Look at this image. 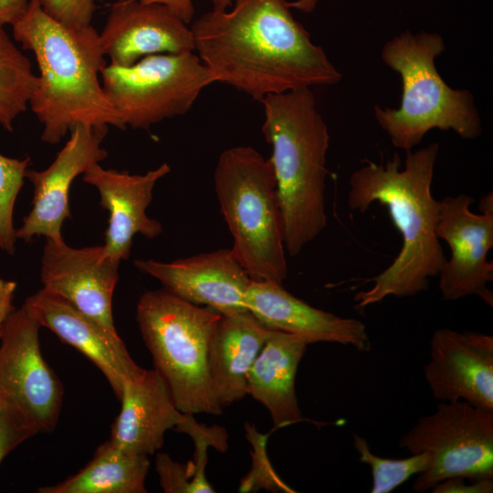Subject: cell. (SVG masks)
<instances>
[{"label":"cell","instance_id":"30","mask_svg":"<svg viewBox=\"0 0 493 493\" xmlns=\"http://www.w3.org/2000/svg\"><path fill=\"white\" fill-rule=\"evenodd\" d=\"M493 478L469 479L453 477L446 479L432 488L434 493H491Z\"/></svg>","mask_w":493,"mask_h":493},{"label":"cell","instance_id":"13","mask_svg":"<svg viewBox=\"0 0 493 493\" xmlns=\"http://www.w3.org/2000/svg\"><path fill=\"white\" fill-rule=\"evenodd\" d=\"M424 375L440 402H467L493 412V337L476 331L437 329Z\"/></svg>","mask_w":493,"mask_h":493},{"label":"cell","instance_id":"15","mask_svg":"<svg viewBox=\"0 0 493 493\" xmlns=\"http://www.w3.org/2000/svg\"><path fill=\"white\" fill-rule=\"evenodd\" d=\"M135 267L163 288L222 315L248 311L246 292L251 278L230 249L201 253L172 262L137 259Z\"/></svg>","mask_w":493,"mask_h":493},{"label":"cell","instance_id":"14","mask_svg":"<svg viewBox=\"0 0 493 493\" xmlns=\"http://www.w3.org/2000/svg\"><path fill=\"white\" fill-rule=\"evenodd\" d=\"M120 264L106 256L103 246L74 248L64 240L46 239L40 278L44 288L118 333L112 316V297Z\"/></svg>","mask_w":493,"mask_h":493},{"label":"cell","instance_id":"20","mask_svg":"<svg viewBox=\"0 0 493 493\" xmlns=\"http://www.w3.org/2000/svg\"><path fill=\"white\" fill-rule=\"evenodd\" d=\"M119 400L121 408L110 439L132 454H154L163 447L166 431H178L192 415L176 407L166 383L154 369H143L126 379Z\"/></svg>","mask_w":493,"mask_h":493},{"label":"cell","instance_id":"22","mask_svg":"<svg viewBox=\"0 0 493 493\" xmlns=\"http://www.w3.org/2000/svg\"><path fill=\"white\" fill-rule=\"evenodd\" d=\"M309 343L273 330L246 375V394L261 403L278 427L303 420L295 390L299 364Z\"/></svg>","mask_w":493,"mask_h":493},{"label":"cell","instance_id":"18","mask_svg":"<svg viewBox=\"0 0 493 493\" xmlns=\"http://www.w3.org/2000/svg\"><path fill=\"white\" fill-rule=\"evenodd\" d=\"M170 171L166 163L144 174L104 169L95 163L83 173V181L98 190L100 205L110 214L102 245L106 256L118 262L126 260L135 235L152 239L163 232L161 223L149 217L146 209L156 183Z\"/></svg>","mask_w":493,"mask_h":493},{"label":"cell","instance_id":"7","mask_svg":"<svg viewBox=\"0 0 493 493\" xmlns=\"http://www.w3.org/2000/svg\"><path fill=\"white\" fill-rule=\"evenodd\" d=\"M220 317L165 288L145 291L137 303L136 320L154 370L184 414H222L208 369L209 340Z\"/></svg>","mask_w":493,"mask_h":493},{"label":"cell","instance_id":"2","mask_svg":"<svg viewBox=\"0 0 493 493\" xmlns=\"http://www.w3.org/2000/svg\"><path fill=\"white\" fill-rule=\"evenodd\" d=\"M439 145L406 152L404 165L397 153L385 163L366 161L349 180L348 205L363 213L373 203L384 205L402 236L393 261L376 277L371 288L354 296L355 309L394 297H412L428 288L446 261L436 235L440 201L431 192Z\"/></svg>","mask_w":493,"mask_h":493},{"label":"cell","instance_id":"27","mask_svg":"<svg viewBox=\"0 0 493 493\" xmlns=\"http://www.w3.org/2000/svg\"><path fill=\"white\" fill-rule=\"evenodd\" d=\"M38 434L11 402L0 395V463L16 446Z\"/></svg>","mask_w":493,"mask_h":493},{"label":"cell","instance_id":"3","mask_svg":"<svg viewBox=\"0 0 493 493\" xmlns=\"http://www.w3.org/2000/svg\"><path fill=\"white\" fill-rule=\"evenodd\" d=\"M12 26L15 40L38 67L28 105L43 125L44 142L58 144L78 124L125 130L99 79L107 64L92 25L66 26L29 0Z\"/></svg>","mask_w":493,"mask_h":493},{"label":"cell","instance_id":"12","mask_svg":"<svg viewBox=\"0 0 493 493\" xmlns=\"http://www.w3.org/2000/svg\"><path fill=\"white\" fill-rule=\"evenodd\" d=\"M109 126L78 124L53 163L43 171L27 169L26 178L33 185L32 208L16 230V239L29 241L34 236L63 241L61 228L71 217L68 194L74 179L108 156L101 143Z\"/></svg>","mask_w":493,"mask_h":493},{"label":"cell","instance_id":"6","mask_svg":"<svg viewBox=\"0 0 493 493\" xmlns=\"http://www.w3.org/2000/svg\"><path fill=\"white\" fill-rule=\"evenodd\" d=\"M214 184L233 237V256L252 280L282 284L288 265L270 159L251 146L228 148L218 158Z\"/></svg>","mask_w":493,"mask_h":493},{"label":"cell","instance_id":"35","mask_svg":"<svg viewBox=\"0 0 493 493\" xmlns=\"http://www.w3.org/2000/svg\"><path fill=\"white\" fill-rule=\"evenodd\" d=\"M234 0H211L214 10H226Z\"/></svg>","mask_w":493,"mask_h":493},{"label":"cell","instance_id":"5","mask_svg":"<svg viewBox=\"0 0 493 493\" xmlns=\"http://www.w3.org/2000/svg\"><path fill=\"white\" fill-rule=\"evenodd\" d=\"M445 48L439 34L426 31L402 32L383 47L382 59L400 75L403 93L398 109L375 106L374 116L392 144L405 152L434 129L454 131L466 140L482 133L472 93L449 87L435 68Z\"/></svg>","mask_w":493,"mask_h":493},{"label":"cell","instance_id":"24","mask_svg":"<svg viewBox=\"0 0 493 493\" xmlns=\"http://www.w3.org/2000/svg\"><path fill=\"white\" fill-rule=\"evenodd\" d=\"M37 85L29 59L0 26V125L13 131Z\"/></svg>","mask_w":493,"mask_h":493},{"label":"cell","instance_id":"19","mask_svg":"<svg viewBox=\"0 0 493 493\" xmlns=\"http://www.w3.org/2000/svg\"><path fill=\"white\" fill-rule=\"evenodd\" d=\"M247 310L273 330L294 334L309 344L335 342L368 351L366 326L354 318H341L293 296L282 284L251 280L246 292Z\"/></svg>","mask_w":493,"mask_h":493},{"label":"cell","instance_id":"16","mask_svg":"<svg viewBox=\"0 0 493 493\" xmlns=\"http://www.w3.org/2000/svg\"><path fill=\"white\" fill-rule=\"evenodd\" d=\"M99 35L104 55L118 66L150 55L194 50L188 24L162 5L140 0H116Z\"/></svg>","mask_w":493,"mask_h":493},{"label":"cell","instance_id":"8","mask_svg":"<svg viewBox=\"0 0 493 493\" xmlns=\"http://www.w3.org/2000/svg\"><path fill=\"white\" fill-rule=\"evenodd\" d=\"M100 78L124 129L142 130L184 115L214 83L194 51L150 55L130 66L110 63Z\"/></svg>","mask_w":493,"mask_h":493},{"label":"cell","instance_id":"10","mask_svg":"<svg viewBox=\"0 0 493 493\" xmlns=\"http://www.w3.org/2000/svg\"><path fill=\"white\" fill-rule=\"evenodd\" d=\"M40 328L24 305L5 322L0 333V395L38 433H48L58 424L63 386L42 355Z\"/></svg>","mask_w":493,"mask_h":493},{"label":"cell","instance_id":"1","mask_svg":"<svg viewBox=\"0 0 493 493\" xmlns=\"http://www.w3.org/2000/svg\"><path fill=\"white\" fill-rule=\"evenodd\" d=\"M190 26L195 54L214 83L260 101L270 94L330 86L342 78L295 19L287 0H234Z\"/></svg>","mask_w":493,"mask_h":493},{"label":"cell","instance_id":"25","mask_svg":"<svg viewBox=\"0 0 493 493\" xmlns=\"http://www.w3.org/2000/svg\"><path fill=\"white\" fill-rule=\"evenodd\" d=\"M353 446L362 463L372 471V493H389L406 482L413 476L425 471L430 464L427 453L412 454L405 458H386L372 453L367 440L353 435Z\"/></svg>","mask_w":493,"mask_h":493},{"label":"cell","instance_id":"23","mask_svg":"<svg viewBox=\"0 0 493 493\" xmlns=\"http://www.w3.org/2000/svg\"><path fill=\"white\" fill-rule=\"evenodd\" d=\"M148 456L129 453L110 439L101 444L78 473L40 493H145Z\"/></svg>","mask_w":493,"mask_h":493},{"label":"cell","instance_id":"9","mask_svg":"<svg viewBox=\"0 0 493 493\" xmlns=\"http://www.w3.org/2000/svg\"><path fill=\"white\" fill-rule=\"evenodd\" d=\"M399 447L430 456L413 484L419 493L453 477L493 478V412L463 401L440 402L402 436Z\"/></svg>","mask_w":493,"mask_h":493},{"label":"cell","instance_id":"32","mask_svg":"<svg viewBox=\"0 0 493 493\" xmlns=\"http://www.w3.org/2000/svg\"><path fill=\"white\" fill-rule=\"evenodd\" d=\"M143 4L162 5L175 14L184 23L189 24L194 14L193 0H140Z\"/></svg>","mask_w":493,"mask_h":493},{"label":"cell","instance_id":"26","mask_svg":"<svg viewBox=\"0 0 493 493\" xmlns=\"http://www.w3.org/2000/svg\"><path fill=\"white\" fill-rule=\"evenodd\" d=\"M29 164V157L17 159L0 154V248L10 255L15 252L16 241L14 206Z\"/></svg>","mask_w":493,"mask_h":493},{"label":"cell","instance_id":"4","mask_svg":"<svg viewBox=\"0 0 493 493\" xmlns=\"http://www.w3.org/2000/svg\"><path fill=\"white\" fill-rule=\"evenodd\" d=\"M261 128L272 147L286 252L298 256L327 225V124L310 88L263 98Z\"/></svg>","mask_w":493,"mask_h":493},{"label":"cell","instance_id":"17","mask_svg":"<svg viewBox=\"0 0 493 493\" xmlns=\"http://www.w3.org/2000/svg\"><path fill=\"white\" fill-rule=\"evenodd\" d=\"M24 306L41 327L89 359L104 374L118 399L123 382L140 373L118 333L107 330L62 297L42 288Z\"/></svg>","mask_w":493,"mask_h":493},{"label":"cell","instance_id":"11","mask_svg":"<svg viewBox=\"0 0 493 493\" xmlns=\"http://www.w3.org/2000/svg\"><path fill=\"white\" fill-rule=\"evenodd\" d=\"M473 198L465 194L440 201L436 235L450 248L439 276V289L446 300L478 296L492 307L493 294L487 284L493 281V263L487 258L493 247V194L480 201V214L471 212Z\"/></svg>","mask_w":493,"mask_h":493},{"label":"cell","instance_id":"28","mask_svg":"<svg viewBox=\"0 0 493 493\" xmlns=\"http://www.w3.org/2000/svg\"><path fill=\"white\" fill-rule=\"evenodd\" d=\"M49 16L73 27L91 25L96 11L95 0H31Z\"/></svg>","mask_w":493,"mask_h":493},{"label":"cell","instance_id":"34","mask_svg":"<svg viewBox=\"0 0 493 493\" xmlns=\"http://www.w3.org/2000/svg\"><path fill=\"white\" fill-rule=\"evenodd\" d=\"M319 0H296L288 2L290 8H296L302 13H311L315 10Z\"/></svg>","mask_w":493,"mask_h":493},{"label":"cell","instance_id":"29","mask_svg":"<svg viewBox=\"0 0 493 493\" xmlns=\"http://www.w3.org/2000/svg\"><path fill=\"white\" fill-rule=\"evenodd\" d=\"M155 469L162 488L167 493H192L195 471L192 461L181 464L166 453H158Z\"/></svg>","mask_w":493,"mask_h":493},{"label":"cell","instance_id":"21","mask_svg":"<svg viewBox=\"0 0 493 493\" xmlns=\"http://www.w3.org/2000/svg\"><path fill=\"white\" fill-rule=\"evenodd\" d=\"M270 332L249 311L221 314L208 345L212 388L221 408L246 395L247 372Z\"/></svg>","mask_w":493,"mask_h":493},{"label":"cell","instance_id":"33","mask_svg":"<svg viewBox=\"0 0 493 493\" xmlns=\"http://www.w3.org/2000/svg\"><path fill=\"white\" fill-rule=\"evenodd\" d=\"M16 283L0 278V333L8 317L15 310L13 306Z\"/></svg>","mask_w":493,"mask_h":493},{"label":"cell","instance_id":"31","mask_svg":"<svg viewBox=\"0 0 493 493\" xmlns=\"http://www.w3.org/2000/svg\"><path fill=\"white\" fill-rule=\"evenodd\" d=\"M29 0H0V26L13 25L26 10Z\"/></svg>","mask_w":493,"mask_h":493}]
</instances>
